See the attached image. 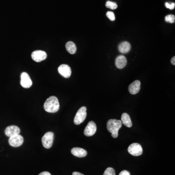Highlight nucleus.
I'll return each mask as SVG.
<instances>
[{
	"mask_svg": "<svg viewBox=\"0 0 175 175\" xmlns=\"http://www.w3.org/2000/svg\"><path fill=\"white\" fill-rule=\"evenodd\" d=\"M165 6H166V8L172 10V9H174V8H175V4L174 2H172V3L170 4L169 3H168V2H166L165 4Z\"/></svg>",
	"mask_w": 175,
	"mask_h": 175,
	"instance_id": "nucleus-22",
	"label": "nucleus"
},
{
	"mask_svg": "<svg viewBox=\"0 0 175 175\" xmlns=\"http://www.w3.org/2000/svg\"><path fill=\"white\" fill-rule=\"evenodd\" d=\"M165 21L167 22H169V23H174L175 21V16L173 15H167L165 17Z\"/></svg>",
	"mask_w": 175,
	"mask_h": 175,
	"instance_id": "nucleus-19",
	"label": "nucleus"
},
{
	"mask_svg": "<svg viewBox=\"0 0 175 175\" xmlns=\"http://www.w3.org/2000/svg\"><path fill=\"white\" fill-rule=\"evenodd\" d=\"M106 6L107 8L109 9H112V10H114L117 8V5L116 2H112L111 1H108L106 2Z\"/></svg>",
	"mask_w": 175,
	"mask_h": 175,
	"instance_id": "nucleus-18",
	"label": "nucleus"
},
{
	"mask_svg": "<svg viewBox=\"0 0 175 175\" xmlns=\"http://www.w3.org/2000/svg\"><path fill=\"white\" fill-rule=\"evenodd\" d=\"M103 175H115V170L112 167H108L106 169Z\"/></svg>",
	"mask_w": 175,
	"mask_h": 175,
	"instance_id": "nucleus-20",
	"label": "nucleus"
},
{
	"mask_svg": "<svg viewBox=\"0 0 175 175\" xmlns=\"http://www.w3.org/2000/svg\"><path fill=\"white\" fill-rule=\"evenodd\" d=\"M73 175H84L83 174L78 172H73Z\"/></svg>",
	"mask_w": 175,
	"mask_h": 175,
	"instance_id": "nucleus-26",
	"label": "nucleus"
},
{
	"mask_svg": "<svg viewBox=\"0 0 175 175\" xmlns=\"http://www.w3.org/2000/svg\"><path fill=\"white\" fill-rule=\"evenodd\" d=\"M54 140V133L52 132H48L44 135L42 138L43 146L45 149H49L53 145Z\"/></svg>",
	"mask_w": 175,
	"mask_h": 175,
	"instance_id": "nucleus-4",
	"label": "nucleus"
},
{
	"mask_svg": "<svg viewBox=\"0 0 175 175\" xmlns=\"http://www.w3.org/2000/svg\"><path fill=\"white\" fill-rule=\"evenodd\" d=\"M21 130L16 126H11L7 127L5 130V134L6 136L10 137L17 134H20Z\"/></svg>",
	"mask_w": 175,
	"mask_h": 175,
	"instance_id": "nucleus-11",
	"label": "nucleus"
},
{
	"mask_svg": "<svg viewBox=\"0 0 175 175\" xmlns=\"http://www.w3.org/2000/svg\"><path fill=\"white\" fill-rule=\"evenodd\" d=\"M106 16L112 21H114L115 20V15L113 12L108 11L106 14Z\"/></svg>",
	"mask_w": 175,
	"mask_h": 175,
	"instance_id": "nucleus-21",
	"label": "nucleus"
},
{
	"mask_svg": "<svg viewBox=\"0 0 175 175\" xmlns=\"http://www.w3.org/2000/svg\"><path fill=\"white\" fill-rule=\"evenodd\" d=\"M171 63L172 64L175 65V57H174L172 58L171 60Z\"/></svg>",
	"mask_w": 175,
	"mask_h": 175,
	"instance_id": "nucleus-25",
	"label": "nucleus"
},
{
	"mask_svg": "<svg viewBox=\"0 0 175 175\" xmlns=\"http://www.w3.org/2000/svg\"><path fill=\"white\" fill-rule=\"evenodd\" d=\"M31 57L33 60L37 62H41L43 60H45L47 58V54L46 52L42 50H37V51H34Z\"/></svg>",
	"mask_w": 175,
	"mask_h": 175,
	"instance_id": "nucleus-8",
	"label": "nucleus"
},
{
	"mask_svg": "<svg viewBox=\"0 0 175 175\" xmlns=\"http://www.w3.org/2000/svg\"><path fill=\"white\" fill-rule=\"evenodd\" d=\"M71 153L73 155L79 158L86 157L87 155V152L86 150L79 148H74L71 149Z\"/></svg>",
	"mask_w": 175,
	"mask_h": 175,
	"instance_id": "nucleus-13",
	"label": "nucleus"
},
{
	"mask_svg": "<svg viewBox=\"0 0 175 175\" xmlns=\"http://www.w3.org/2000/svg\"><path fill=\"white\" fill-rule=\"evenodd\" d=\"M140 88V81L136 80L129 85L128 91L132 95H136L138 93Z\"/></svg>",
	"mask_w": 175,
	"mask_h": 175,
	"instance_id": "nucleus-12",
	"label": "nucleus"
},
{
	"mask_svg": "<svg viewBox=\"0 0 175 175\" xmlns=\"http://www.w3.org/2000/svg\"><path fill=\"white\" fill-rule=\"evenodd\" d=\"M24 139L22 135L20 134H17L9 137L8 142L11 146L14 148H17L22 145L23 144Z\"/></svg>",
	"mask_w": 175,
	"mask_h": 175,
	"instance_id": "nucleus-6",
	"label": "nucleus"
},
{
	"mask_svg": "<svg viewBox=\"0 0 175 175\" xmlns=\"http://www.w3.org/2000/svg\"><path fill=\"white\" fill-rule=\"evenodd\" d=\"M86 111V107H82L79 109L74 119V123L75 124L79 125L84 122L87 117Z\"/></svg>",
	"mask_w": 175,
	"mask_h": 175,
	"instance_id": "nucleus-3",
	"label": "nucleus"
},
{
	"mask_svg": "<svg viewBox=\"0 0 175 175\" xmlns=\"http://www.w3.org/2000/svg\"><path fill=\"white\" fill-rule=\"evenodd\" d=\"M131 49L130 44L128 42L121 43L118 46L119 51L122 54H126L130 51Z\"/></svg>",
	"mask_w": 175,
	"mask_h": 175,
	"instance_id": "nucleus-15",
	"label": "nucleus"
},
{
	"mask_svg": "<svg viewBox=\"0 0 175 175\" xmlns=\"http://www.w3.org/2000/svg\"><path fill=\"white\" fill-rule=\"evenodd\" d=\"M59 103L57 97L52 96L49 97L44 104V108L50 113H55L59 109Z\"/></svg>",
	"mask_w": 175,
	"mask_h": 175,
	"instance_id": "nucleus-1",
	"label": "nucleus"
},
{
	"mask_svg": "<svg viewBox=\"0 0 175 175\" xmlns=\"http://www.w3.org/2000/svg\"><path fill=\"white\" fill-rule=\"evenodd\" d=\"M127 60L126 57L123 55H120L117 57L115 60V65L119 69H123L126 66Z\"/></svg>",
	"mask_w": 175,
	"mask_h": 175,
	"instance_id": "nucleus-14",
	"label": "nucleus"
},
{
	"mask_svg": "<svg viewBox=\"0 0 175 175\" xmlns=\"http://www.w3.org/2000/svg\"><path fill=\"white\" fill-rule=\"evenodd\" d=\"M143 148L138 143H133L128 148V152L134 156H139L143 153Z\"/></svg>",
	"mask_w": 175,
	"mask_h": 175,
	"instance_id": "nucleus-5",
	"label": "nucleus"
},
{
	"mask_svg": "<svg viewBox=\"0 0 175 175\" xmlns=\"http://www.w3.org/2000/svg\"><path fill=\"white\" fill-rule=\"evenodd\" d=\"M39 175H51V174L48 172L44 171L42 173H40Z\"/></svg>",
	"mask_w": 175,
	"mask_h": 175,
	"instance_id": "nucleus-24",
	"label": "nucleus"
},
{
	"mask_svg": "<svg viewBox=\"0 0 175 175\" xmlns=\"http://www.w3.org/2000/svg\"><path fill=\"white\" fill-rule=\"evenodd\" d=\"M121 122L122 124L128 128H131L132 126V123L131 121L129 115L127 113H123L122 114L121 117Z\"/></svg>",
	"mask_w": 175,
	"mask_h": 175,
	"instance_id": "nucleus-16",
	"label": "nucleus"
},
{
	"mask_svg": "<svg viewBox=\"0 0 175 175\" xmlns=\"http://www.w3.org/2000/svg\"><path fill=\"white\" fill-rule=\"evenodd\" d=\"M21 84L24 88H29L32 85V81L30 79L29 75L26 72H23L21 74Z\"/></svg>",
	"mask_w": 175,
	"mask_h": 175,
	"instance_id": "nucleus-9",
	"label": "nucleus"
},
{
	"mask_svg": "<svg viewBox=\"0 0 175 175\" xmlns=\"http://www.w3.org/2000/svg\"><path fill=\"white\" fill-rule=\"evenodd\" d=\"M66 49L71 54H75L76 52V46L75 43L72 42H68L66 44Z\"/></svg>",
	"mask_w": 175,
	"mask_h": 175,
	"instance_id": "nucleus-17",
	"label": "nucleus"
},
{
	"mask_svg": "<svg viewBox=\"0 0 175 175\" xmlns=\"http://www.w3.org/2000/svg\"><path fill=\"white\" fill-rule=\"evenodd\" d=\"M121 120L116 119H110L108 121L107 127L109 132L112 133V137L116 138L118 136V131L122 126Z\"/></svg>",
	"mask_w": 175,
	"mask_h": 175,
	"instance_id": "nucleus-2",
	"label": "nucleus"
},
{
	"mask_svg": "<svg viewBox=\"0 0 175 175\" xmlns=\"http://www.w3.org/2000/svg\"><path fill=\"white\" fill-rule=\"evenodd\" d=\"M119 175H130V174L128 171L123 170L120 172Z\"/></svg>",
	"mask_w": 175,
	"mask_h": 175,
	"instance_id": "nucleus-23",
	"label": "nucleus"
},
{
	"mask_svg": "<svg viewBox=\"0 0 175 175\" xmlns=\"http://www.w3.org/2000/svg\"><path fill=\"white\" fill-rule=\"evenodd\" d=\"M96 125L93 121H90L84 131V135L88 137L93 136L96 131Z\"/></svg>",
	"mask_w": 175,
	"mask_h": 175,
	"instance_id": "nucleus-7",
	"label": "nucleus"
},
{
	"mask_svg": "<svg viewBox=\"0 0 175 175\" xmlns=\"http://www.w3.org/2000/svg\"><path fill=\"white\" fill-rule=\"evenodd\" d=\"M58 71L60 75L65 78H69L71 74V69L67 64H62L59 66Z\"/></svg>",
	"mask_w": 175,
	"mask_h": 175,
	"instance_id": "nucleus-10",
	"label": "nucleus"
}]
</instances>
